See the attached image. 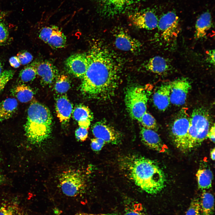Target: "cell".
Listing matches in <instances>:
<instances>
[{
	"label": "cell",
	"mask_w": 215,
	"mask_h": 215,
	"mask_svg": "<svg viewBox=\"0 0 215 215\" xmlns=\"http://www.w3.org/2000/svg\"><path fill=\"white\" fill-rule=\"evenodd\" d=\"M164 40L168 41L175 38L179 31L178 17L170 11L163 15L158 21L157 27Z\"/></svg>",
	"instance_id": "ba28073f"
},
{
	"label": "cell",
	"mask_w": 215,
	"mask_h": 215,
	"mask_svg": "<svg viewBox=\"0 0 215 215\" xmlns=\"http://www.w3.org/2000/svg\"><path fill=\"white\" fill-rule=\"evenodd\" d=\"M189 117L185 110L181 111L174 121L171 130L173 141L177 148L187 151V141Z\"/></svg>",
	"instance_id": "52a82bcc"
},
{
	"label": "cell",
	"mask_w": 215,
	"mask_h": 215,
	"mask_svg": "<svg viewBox=\"0 0 215 215\" xmlns=\"http://www.w3.org/2000/svg\"><path fill=\"white\" fill-rule=\"evenodd\" d=\"M72 113L73 118L79 126L88 129L93 119V114L90 109L87 106L80 104L75 107Z\"/></svg>",
	"instance_id": "d6986e66"
},
{
	"label": "cell",
	"mask_w": 215,
	"mask_h": 215,
	"mask_svg": "<svg viewBox=\"0 0 215 215\" xmlns=\"http://www.w3.org/2000/svg\"><path fill=\"white\" fill-rule=\"evenodd\" d=\"M90 145L92 149L94 151L101 150L105 144V142L102 139L95 138L91 140Z\"/></svg>",
	"instance_id": "e575fe53"
},
{
	"label": "cell",
	"mask_w": 215,
	"mask_h": 215,
	"mask_svg": "<svg viewBox=\"0 0 215 215\" xmlns=\"http://www.w3.org/2000/svg\"><path fill=\"white\" fill-rule=\"evenodd\" d=\"M5 15V14L4 12L0 11V22H1V21L4 17Z\"/></svg>",
	"instance_id": "ee69618b"
},
{
	"label": "cell",
	"mask_w": 215,
	"mask_h": 215,
	"mask_svg": "<svg viewBox=\"0 0 215 215\" xmlns=\"http://www.w3.org/2000/svg\"><path fill=\"white\" fill-rule=\"evenodd\" d=\"M196 176L199 188L205 190L211 187L213 174L210 169H199L196 173Z\"/></svg>",
	"instance_id": "d4e9b609"
},
{
	"label": "cell",
	"mask_w": 215,
	"mask_h": 215,
	"mask_svg": "<svg viewBox=\"0 0 215 215\" xmlns=\"http://www.w3.org/2000/svg\"><path fill=\"white\" fill-rule=\"evenodd\" d=\"M37 62L33 63L23 68L20 72L19 77L23 82L33 81L37 75Z\"/></svg>",
	"instance_id": "4316f807"
},
{
	"label": "cell",
	"mask_w": 215,
	"mask_h": 215,
	"mask_svg": "<svg viewBox=\"0 0 215 215\" xmlns=\"http://www.w3.org/2000/svg\"><path fill=\"white\" fill-rule=\"evenodd\" d=\"M52 116L49 109L42 104L33 101L27 110L24 125L26 136L32 144H40L50 136L52 131Z\"/></svg>",
	"instance_id": "3957f363"
},
{
	"label": "cell",
	"mask_w": 215,
	"mask_h": 215,
	"mask_svg": "<svg viewBox=\"0 0 215 215\" xmlns=\"http://www.w3.org/2000/svg\"><path fill=\"white\" fill-rule=\"evenodd\" d=\"M123 215H147L141 204L134 203L125 208Z\"/></svg>",
	"instance_id": "4dcf8cb0"
},
{
	"label": "cell",
	"mask_w": 215,
	"mask_h": 215,
	"mask_svg": "<svg viewBox=\"0 0 215 215\" xmlns=\"http://www.w3.org/2000/svg\"><path fill=\"white\" fill-rule=\"evenodd\" d=\"M215 137V125L211 126L208 132L207 135V138H208L210 140L214 143Z\"/></svg>",
	"instance_id": "f35d334b"
},
{
	"label": "cell",
	"mask_w": 215,
	"mask_h": 215,
	"mask_svg": "<svg viewBox=\"0 0 215 215\" xmlns=\"http://www.w3.org/2000/svg\"><path fill=\"white\" fill-rule=\"evenodd\" d=\"M148 100L144 88L139 86H133L127 90L125 103L127 109L131 117L138 121L147 110Z\"/></svg>",
	"instance_id": "5b68a950"
},
{
	"label": "cell",
	"mask_w": 215,
	"mask_h": 215,
	"mask_svg": "<svg viewBox=\"0 0 215 215\" xmlns=\"http://www.w3.org/2000/svg\"><path fill=\"white\" fill-rule=\"evenodd\" d=\"M138 121L145 128L154 130L157 127L156 119L151 115L147 111L142 115Z\"/></svg>",
	"instance_id": "f546056e"
},
{
	"label": "cell",
	"mask_w": 215,
	"mask_h": 215,
	"mask_svg": "<svg viewBox=\"0 0 215 215\" xmlns=\"http://www.w3.org/2000/svg\"><path fill=\"white\" fill-rule=\"evenodd\" d=\"M92 131L95 138L102 139L106 143L116 144L121 140V135L119 132L103 121L97 122L94 124Z\"/></svg>",
	"instance_id": "7c38bea8"
},
{
	"label": "cell",
	"mask_w": 215,
	"mask_h": 215,
	"mask_svg": "<svg viewBox=\"0 0 215 215\" xmlns=\"http://www.w3.org/2000/svg\"><path fill=\"white\" fill-rule=\"evenodd\" d=\"M170 102L180 106L184 105L191 89V82L186 78H181L170 82Z\"/></svg>",
	"instance_id": "9c48e42d"
},
{
	"label": "cell",
	"mask_w": 215,
	"mask_h": 215,
	"mask_svg": "<svg viewBox=\"0 0 215 215\" xmlns=\"http://www.w3.org/2000/svg\"><path fill=\"white\" fill-rule=\"evenodd\" d=\"M16 56L18 58L21 65L27 64L33 60V57L30 53L24 51L18 53Z\"/></svg>",
	"instance_id": "836d02e7"
},
{
	"label": "cell",
	"mask_w": 215,
	"mask_h": 215,
	"mask_svg": "<svg viewBox=\"0 0 215 215\" xmlns=\"http://www.w3.org/2000/svg\"><path fill=\"white\" fill-rule=\"evenodd\" d=\"M9 62L11 66L15 68L19 67L21 65L20 61L16 56H14L10 57L9 59Z\"/></svg>",
	"instance_id": "74e56055"
},
{
	"label": "cell",
	"mask_w": 215,
	"mask_h": 215,
	"mask_svg": "<svg viewBox=\"0 0 215 215\" xmlns=\"http://www.w3.org/2000/svg\"><path fill=\"white\" fill-rule=\"evenodd\" d=\"M170 87L169 83L163 84L159 87L153 96L154 105L159 110L164 111L170 103Z\"/></svg>",
	"instance_id": "ac0fdd59"
},
{
	"label": "cell",
	"mask_w": 215,
	"mask_h": 215,
	"mask_svg": "<svg viewBox=\"0 0 215 215\" xmlns=\"http://www.w3.org/2000/svg\"><path fill=\"white\" fill-rule=\"evenodd\" d=\"M18 102L15 98H8L0 103V122L11 117L16 111Z\"/></svg>",
	"instance_id": "7402d4cb"
},
{
	"label": "cell",
	"mask_w": 215,
	"mask_h": 215,
	"mask_svg": "<svg viewBox=\"0 0 215 215\" xmlns=\"http://www.w3.org/2000/svg\"><path fill=\"white\" fill-rule=\"evenodd\" d=\"M55 109L60 122L64 124L69 121L73 112V106L66 96L61 95L56 98Z\"/></svg>",
	"instance_id": "2e32d148"
},
{
	"label": "cell",
	"mask_w": 215,
	"mask_h": 215,
	"mask_svg": "<svg viewBox=\"0 0 215 215\" xmlns=\"http://www.w3.org/2000/svg\"><path fill=\"white\" fill-rule=\"evenodd\" d=\"M144 67L147 70L158 74L164 73L169 69V65L167 61L163 57L159 56L150 59Z\"/></svg>",
	"instance_id": "44dd1931"
},
{
	"label": "cell",
	"mask_w": 215,
	"mask_h": 215,
	"mask_svg": "<svg viewBox=\"0 0 215 215\" xmlns=\"http://www.w3.org/2000/svg\"><path fill=\"white\" fill-rule=\"evenodd\" d=\"M200 200L201 215H213L214 211V197L211 193L204 190Z\"/></svg>",
	"instance_id": "cb8c5ba5"
},
{
	"label": "cell",
	"mask_w": 215,
	"mask_h": 215,
	"mask_svg": "<svg viewBox=\"0 0 215 215\" xmlns=\"http://www.w3.org/2000/svg\"><path fill=\"white\" fill-rule=\"evenodd\" d=\"M88 67L80 86L82 93L103 100L114 95L122 69L118 57L101 42L93 44L87 53Z\"/></svg>",
	"instance_id": "6da1fadb"
},
{
	"label": "cell",
	"mask_w": 215,
	"mask_h": 215,
	"mask_svg": "<svg viewBox=\"0 0 215 215\" xmlns=\"http://www.w3.org/2000/svg\"><path fill=\"white\" fill-rule=\"evenodd\" d=\"M215 148H214L211 150L210 152L211 158L212 160L214 161L215 160Z\"/></svg>",
	"instance_id": "b9f144b4"
},
{
	"label": "cell",
	"mask_w": 215,
	"mask_h": 215,
	"mask_svg": "<svg viewBox=\"0 0 215 215\" xmlns=\"http://www.w3.org/2000/svg\"><path fill=\"white\" fill-rule=\"evenodd\" d=\"M3 71V67L1 63L0 62V75Z\"/></svg>",
	"instance_id": "f6af8a7d"
},
{
	"label": "cell",
	"mask_w": 215,
	"mask_h": 215,
	"mask_svg": "<svg viewBox=\"0 0 215 215\" xmlns=\"http://www.w3.org/2000/svg\"><path fill=\"white\" fill-rule=\"evenodd\" d=\"M211 127L210 116L205 109L197 108L189 117L187 151L200 145L207 138Z\"/></svg>",
	"instance_id": "277c9868"
},
{
	"label": "cell",
	"mask_w": 215,
	"mask_h": 215,
	"mask_svg": "<svg viewBox=\"0 0 215 215\" xmlns=\"http://www.w3.org/2000/svg\"><path fill=\"white\" fill-rule=\"evenodd\" d=\"M15 72L11 70H4L0 75V93L7 83L13 77Z\"/></svg>",
	"instance_id": "1f68e13d"
},
{
	"label": "cell",
	"mask_w": 215,
	"mask_h": 215,
	"mask_svg": "<svg viewBox=\"0 0 215 215\" xmlns=\"http://www.w3.org/2000/svg\"><path fill=\"white\" fill-rule=\"evenodd\" d=\"M200 205L199 199H193L189 205L185 215H200Z\"/></svg>",
	"instance_id": "d6a6232c"
},
{
	"label": "cell",
	"mask_w": 215,
	"mask_h": 215,
	"mask_svg": "<svg viewBox=\"0 0 215 215\" xmlns=\"http://www.w3.org/2000/svg\"><path fill=\"white\" fill-rule=\"evenodd\" d=\"M13 94L21 102L26 103L33 98L34 93L31 88L24 84L19 85L12 90Z\"/></svg>",
	"instance_id": "484cf974"
},
{
	"label": "cell",
	"mask_w": 215,
	"mask_h": 215,
	"mask_svg": "<svg viewBox=\"0 0 215 215\" xmlns=\"http://www.w3.org/2000/svg\"><path fill=\"white\" fill-rule=\"evenodd\" d=\"M77 215H118L113 214H80Z\"/></svg>",
	"instance_id": "60d3db41"
},
{
	"label": "cell",
	"mask_w": 215,
	"mask_h": 215,
	"mask_svg": "<svg viewBox=\"0 0 215 215\" xmlns=\"http://www.w3.org/2000/svg\"><path fill=\"white\" fill-rule=\"evenodd\" d=\"M88 129L79 127L75 131V135L76 139L79 141H85L88 136Z\"/></svg>",
	"instance_id": "d590c367"
},
{
	"label": "cell",
	"mask_w": 215,
	"mask_h": 215,
	"mask_svg": "<svg viewBox=\"0 0 215 215\" xmlns=\"http://www.w3.org/2000/svg\"><path fill=\"white\" fill-rule=\"evenodd\" d=\"M207 60L211 64L214 65L215 64V50H211L207 53Z\"/></svg>",
	"instance_id": "ab89813d"
},
{
	"label": "cell",
	"mask_w": 215,
	"mask_h": 215,
	"mask_svg": "<svg viewBox=\"0 0 215 215\" xmlns=\"http://www.w3.org/2000/svg\"><path fill=\"white\" fill-rule=\"evenodd\" d=\"M100 6L105 10L116 13L128 5L132 0H90Z\"/></svg>",
	"instance_id": "603a6c76"
},
{
	"label": "cell",
	"mask_w": 215,
	"mask_h": 215,
	"mask_svg": "<svg viewBox=\"0 0 215 215\" xmlns=\"http://www.w3.org/2000/svg\"><path fill=\"white\" fill-rule=\"evenodd\" d=\"M39 37L51 47L62 48L66 44V38L59 27L55 25L45 27L41 30Z\"/></svg>",
	"instance_id": "30bf717a"
},
{
	"label": "cell",
	"mask_w": 215,
	"mask_h": 215,
	"mask_svg": "<svg viewBox=\"0 0 215 215\" xmlns=\"http://www.w3.org/2000/svg\"><path fill=\"white\" fill-rule=\"evenodd\" d=\"M0 215H23V213L17 203L11 202L0 206Z\"/></svg>",
	"instance_id": "83f0119b"
},
{
	"label": "cell",
	"mask_w": 215,
	"mask_h": 215,
	"mask_svg": "<svg viewBox=\"0 0 215 215\" xmlns=\"http://www.w3.org/2000/svg\"><path fill=\"white\" fill-rule=\"evenodd\" d=\"M65 64L69 73L82 79L88 67L87 53H76L70 56L66 59Z\"/></svg>",
	"instance_id": "4fadbf2b"
},
{
	"label": "cell",
	"mask_w": 215,
	"mask_h": 215,
	"mask_svg": "<svg viewBox=\"0 0 215 215\" xmlns=\"http://www.w3.org/2000/svg\"><path fill=\"white\" fill-rule=\"evenodd\" d=\"M211 16L210 13L206 12L202 13L196 22L195 38L199 39L204 37L211 27Z\"/></svg>",
	"instance_id": "ffe728a7"
},
{
	"label": "cell",
	"mask_w": 215,
	"mask_h": 215,
	"mask_svg": "<svg viewBox=\"0 0 215 215\" xmlns=\"http://www.w3.org/2000/svg\"><path fill=\"white\" fill-rule=\"evenodd\" d=\"M36 72L37 75L40 78L41 84L44 85H50L56 81L59 76L57 67L48 61L37 62Z\"/></svg>",
	"instance_id": "9a60e30c"
},
{
	"label": "cell",
	"mask_w": 215,
	"mask_h": 215,
	"mask_svg": "<svg viewBox=\"0 0 215 215\" xmlns=\"http://www.w3.org/2000/svg\"><path fill=\"white\" fill-rule=\"evenodd\" d=\"M114 36L115 45L119 50L133 53L138 52L141 50V42L122 29H118L114 31Z\"/></svg>",
	"instance_id": "8fae6325"
},
{
	"label": "cell",
	"mask_w": 215,
	"mask_h": 215,
	"mask_svg": "<svg viewBox=\"0 0 215 215\" xmlns=\"http://www.w3.org/2000/svg\"><path fill=\"white\" fill-rule=\"evenodd\" d=\"M59 184L62 193L70 197H75L83 193L86 187L83 175L79 171L69 170L60 175Z\"/></svg>",
	"instance_id": "8992f818"
},
{
	"label": "cell",
	"mask_w": 215,
	"mask_h": 215,
	"mask_svg": "<svg viewBox=\"0 0 215 215\" xmlns=\"http://www.w3.org/2000/svg\"><path fill=\"white\" fill-rule=\"evenodd\" d=\"M8 36L9 32L7 27L4 23L0 22V44L6 41Z\"/></svg>",
	"instance_id": "8d00e7d4"
},
{
	"label": "cell",
	"mask_w": 215,
	"mask_h": 215,
	"mask_svg": "<svg viewBox=\"0 0 215 215\" xmlns=\"http://www.w3.org/2000/svg\"><path fill=\"white\" fill-rule=\"evenodd\" d=\"M140 136L143 143L148 148L157 151H162L164 145L158 133L153 129L142 128Z\"/></svg>",
	"instance_id": "e0dca14e"
},
{
	"label": "cell",
	"mask_w": 215,
	"mask_h": 215,
	"mask_svg": "<svg viewBox=\"0 0 215 215\" xmlns=\"http://www.w3.org/2000/svg\"><path fill=\"white\" fill-rule=\"evenodd\" d=\"M70 86V81L68 76L64 74L58 76L55 85V89L56 92L60 94L65 93L69 89Z\"/></svg>",
	"instance_id": "f1b7e54d"
},
{
	"label": "cell",
	"mask_w": 215,
	"mask_h": 215,
	"mask_svg": "<svg viewBox=\"0 0 215 215\" xmlns=\"http://www.w3.org/2000/svg\"><path fill=\"white\" fill-rule=\"evenodd\" d=\"M129 19L133 25L139 28L152 30L157 27L158 20L151 11L134 13L129 16Z\"/></svg>",
	"instance_id": "5bb4252c"
},
{
	"label": "cell",
	"mask_w": 215,
	"mask_h": 215,
	"mask_svg": "<svg viewBox=\"0 0 215 215\" xmlns=\"http://www.w3.org/2000/svg\"><path fill=\"white\" fill-rule=\"evenodd\" d=\"M4 178L0 171V185L2 184L4 181Z\"/></svg>",
	"instance_id": "7bdbcfd3"
},
{
	"label": "cell",
	"mask_w": 215,
	"mask_h": 215,
	"mask_svg": "<svg viewBox=\"0 0 215 215\" xmlns=\"http://www.w3.org/2000/svg\"><path fill=\"white\" fill-rule=\"evenodd\" d=\"M123 163L130 178L143 191L153 194L163 188L165 174L153 161L142 156H132L126 158Z\"/></svg>",
	"instance_id": "7a4b0ae2"
}]
</instances>
